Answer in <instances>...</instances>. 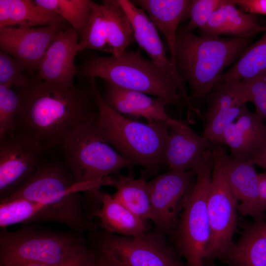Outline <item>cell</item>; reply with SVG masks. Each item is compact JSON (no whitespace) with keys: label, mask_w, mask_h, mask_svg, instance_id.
<instances>
[{"label":"cell","mask_w":266,"mask_h":266,"mask_svg":"<svg viewBox=\"0 0 266 266\" xmlns=\"http://www.w3.org/2000/svg\"><path fill=\"white\" fill-rule=\"evenodd\" d=\"M34 221L56 222L73 228L66 216L47 205L24 199L0 201V226L2 230L18 223Z\"/></svg>","instance_id":"24"},{"label":"cell","mask_w":266,"mask_h":266,"mask_svg":"<svg viewBox=\"0 0 266 266\" xmlns=\"http://www.w3.org/2000/svg\"><path fill=\"white\" fill-rule=\"evenodd\" d=\"M168 135L164 154L169 170L194 169L213 146L204 137L194 132L183 121L169 118L166 121Z\"/></svg>","instance_id":"17"},{"label":"cell","mask_w":266,"mask_h":266,"mask_svg":"<svg viewBox=\"0 0 266 266\" xmlns=\"http://www.w3.org/2000/svg\"><path fill=\"white\" fill-rule=\"evenodd\" d=\"M233 1L245 12L266 15V0H233Z\"/></svg>","instance_id":"37"},{"label":"cell","mask_w":266,"mask_h":266,"mask_svg":"<svg viewBox=\"0 0 266 266\" xmlns=\"http://www.w3.org/2000/svg\"><path fill=\"white\" fill-rule=\"evenodd\" d=\"M67 22L38 27H8L0 30V48L26 70H38L46 51Z\"/></svg>","instance_id":"14"},{"label":"cell","mask_w":266,"mask_h":266,"mask_svg":"<svg viewBox=\"0 0 266 266\" xmlns=\"http://www.w3.org/2000/svg\"><path fill=\"white\" fill-rule=\"evenodd\" d=\"M95 233L96 249L121 266H187L165 234L158 232H146L137 237H126L105 231Z\"/></svg>","instance_id":"9"},{"label":"cell","mask_w":266,"mask_h":266,"mask_svg":"<svg viewBox=\"0 0 266 266\" xmlns=\"http://www.w3.org/2000/svg\"><path fill=\"white\" fill-rule=\"evenodd\" d=\"M79 35L71 27L60 32L44 54L36 80L63 85L73 84Z\"/></svg>","instance_id":"18"},{"label":"cell","mask_w":266,"mask_h":266,"mask_svg":"<svg viewBox=\"0 0 266 266\" xmlns=\"http://www.w3.org/2000/svg\"><path fill=\"white\" fill-rule=\"evenodd\" d=\"M25 66L16 59L0 50V84L15 86L18 89L26 87L30 81L23 74Z\"/></svg>","instance_id":"32"},{"label":"cell","mask_w":266,"mask_h":266,"mask_svg":"<svg viewBox=\"0 0 266 266\" xmlns=\"http://www.w3.org/2000/svg\"><path fill=\"white\" fill-rule=\"evenodd\" d=\"M110 183L108 177L77 183L66 166L43 161L27 182L3 200L24 199L47 205L66 216L75 231H81L90 227L80 192L93 191Z\"/></svg>","instance_id":"5"},{"label":"cell","mask_w":266,"mask_h":266,"mask_svg":"<svg viewBox=\"0 0 266 266\" xmlns=\"http://www.w3.org/2000/svg\"><path fill=\"white\" fill-rule=\"evenodd\" d=\"M259 199L264 209L266 210V172L258 174Z\"/></svg>","instance_id":"40"},{"label":"cell","mask_w":266,"mask_h":266,"mask_svg":"<svg viewBox=\"0 0 266 266\" xmlns=\"http://www.w3.org/2000/svg\"><path fill=\"white\" fill-rule=\"evenodd\" d=\"M251 38H221L197 35L186 27L178 29L175 65L183 81L188 82L192 98L199 100L220 83L224 70L243 53Z\"/></svg>","instance_id":"2"},{"label":"cell","mask_w":266,"mask_h":266,"mask_svg":"<svg viewBox=\"0 0 266 266\" xmlns=\"http://www.w3.org/2000/svg\"><path fill=\"white\" fill-rule=\"evenodd\" d=\"M194 169L169 170L148 182L151 206V220L156 231L170 234L195 183Z\"/></svg>","instance_id":"12"},{"label":"cell","mask_w":266,"mask_h":266,"mask_svg":"<svg viewBox=\"0 0 266 266\" xmlns=\"http://www.w3.org/2000/svg\"><path fill=\"white\" fill-rule=\"evenodd\" d=\"M222 5L212 14L205 26L200 30L201 34L217 36L228 35L227 24Z\"/></svg>","instance_id":"35"},{"label":"cell","mask_w":266,"mask_h":266,"mask_svg":"<svg viewBox=\"0 0 266 266\" xmlns=\"http://www.w3.org/2000/svg\"><path fill=\"white\" fill-rule=\"evenodd\" d=\"M91 12L81 35L78 52L93 49L118 57L134 41L130 21L117 0H92Z\"/></svg>","instance_id":"11"},{"label":"cell","mask_w":266,"mask_h":266,"mask_svg":"<svg viewBox=\"0 0 266 266\" xmlns=\"http://www.w3.org/2000/svg\"><path fill=\"white\" fill-rule=\"evenodd\" d=\"M242 81L248 102L253 103L256 115L263 121L266 120V71Z\"/></svg>","instance_id":"33"},{"label":"cell","mask_w":266,"mask_h":266,"mask_svg":"<svg viewBox=\"0 0 266 266\" xmlns=\"http://www.w3.org/2000/svg\"><path fill=\"white\" fill-rule=\"evenodd\" d=\"M214 165L207 206L210 238L204 265L212 266L233 244L237 228L238 202L227 181L220 159L213 148Z\"/></svg>","instance_id":"10"},{"label":"cell","mask_w":266,"mask_h":266,"mask_svg":"<svg viewBox=\"0 0 266 266\" xmlns=\"http://www.w3.org/2000/svg\"><path fill=\"white\" fill-rule=\"evenodd\" d=\"M97 118L77 126L59 145L66 165L77 183L102 179L133 165L105 140Z\"/></svg>","instance_id":"7"},{"label":"cell","mask_w":266,"mask_h":266,"mask_svg":"<svg viewBox=\"0 0 266 266\" xmlns=\"http://www.w3.org/2000/svg\"><path fill=\"white\" fill-rule=\"evenodd\" d=\"M133 2L144 10L165 36L174 67L175 45L180 23L189 18L192 0H135ZM177 70V69H176Z\"/></svg>","instance_id":"22"},{"label":"cell","mask_w":266,"mask_h":266,"mask_svg":"<svg viewBox=\"0 0 266 266\" xmlns=\"http://www.w3.org/2000/svg\"><path fill=\"white\" fill-rule=\"evenodd\" d=\"M111 186L116 189L113 198L144 222L151 219L149 188L144 176L138 179L123 175L112 177Z\"/></svg>","instance_id":"27"},{"label":"cell","mask_w":266,"mask_h":266,"mask_svg":"<svg viewBox=\"0 0 266 266\" xmlns=\"http://www.w3.org/2000/svg\"><path fill=\"white\" fill-rule=\"evenodd\" d=\"M261 37L249 46L233 65L221 76L220 83L245 80L266 71V27Z\"/></svg>","instance_id":"28"},{"label":"cell","mask_w":266,"mask_h":266,"mask_svg":"<svg viewBox=\"0 0 266 266\" xmlns=\"http://www.w3.org/2000/svg\"><path fill=\"white\" fill-rule=\"evenodd\" d=\"M0 233V266L21 262L50 265L61 264L85 245L84 240L71 234L32 228Z\"/></svg>","instance_id":"8"},{"label":"cell","mask_w":266,"mask_h":266,"mask_svg":"<svg viewBox=\"0 0 266 266\" xmlns=\"http://www.w3.org/2000/svg\"><path fill=\"white\" fill-rule=\"evenodd\" d=\"M82 77H99L107 84L140 92L179 107L183 99L191 100L184 86L170 77L139 52H127L118 57L93 56L86 60L77 73Z\"/></svg>","instance_id":"4"},{"label":"cell","mask_w":266,"mask_h":266,"mask_svg":"<svg viewBox=\"0 0 266 266\" xmlns=\"http://www.w3.org/2000/svg\"><path fill=\"white\" fill-rule=\"evenodd\" d=\"M45 150L19 133L0 139V201L25 185L43 162Z\"/></svg>","instance_id":"13"},{"label":"cell","mask_w":266,"mask_h":266,"mask_svg":"<svg viewBox=\"0 0 266 266\" xmlns=\"http://www.w3.org/2000/svg\"><path fill=\"white\" fill-rule=\"evenodd\" d=\"M66 22L31 0H0V30L8 27H38Z\"/></svg>","instance_id":"25"},{"label":"cell","mask_w":266,"mask_h":266,"mask_svg":"<svg viewBox=\"0 0 266 266\" xmlns=\"http://www.w3.org/2000/svg\"><path fill=\"white\" fill-rule=\"evenodd\" d=\"M132 26L133 37L150 60L170 77L184 86L179 76L165 51L158 29L145 11L129 0H117Z\"/></svg>","instance_id":"19"},{"label":"cell","mask_w":266,"mask_h":266,"mask_svg":"<svg viewBox=\"0 0 266 266\" xmlns=\"http://www.w3.org/2000/svg\"><path fill=\"white\" fill-rule=\"evenodd\" d=\"M37 5L60 15L78 34L83 33L91 12L90 0H35Z\"/></svg>","instance_id":"29"},{"label":"cell","mask_w":266,"mask_h":266,"mask_svg":"<svg viewBox=\"0 0 266 266\" xmlns=\"http://www.w3.org/2000/svg\"><path fill=\"white\" fill-rule=\"evenodd\" d=\"M100 220L104 231L126 237H137L146 232L143 220L112 196L103 193L100 208L93 217Z\"/></svg>","instance_id":"26"},{"label":"cell","mask_w":266,"mask_h":266,"mask_svg":"<svg viewBox=\"0 0 266 266\" xmlns=\"http://www.w3.org/2000/svg\"><path fill=\"white\" fill-rule=\"evenodd\" d=\"M222 8L227 24L228 35L234 37L252 38L266 29V25L262 24L257 15L238 9L233 0H226Z\"/></svg>","instance_id":"30"},{"label":"cell","mask_w":266,"mask_h":266,"mask_svg":"<svg viewBox=\"0 0 266 266\" xmlns=\"http://www.w3.org/2000/svg\"><path fill=\"white\" fill-rule=\"evenodd\" d=\"M214 165L213 148L194 168L196 180L177 225L170 234L172 245L187 266H204L205 251L210 238L207 201Z\"/></svg>","instance_id":"6"},{"label":"cell","mask_w":266,"mask_h":266,"mask_svg":"<svg viewBox=\"0 0 266 266\" xmlns=\"http://www.w3.org/2000/svg\"><path fill=\"white\" fill-rule=\"evenodd\" d=\"M95 254V250L86 245L66 261L53 266H90Z\"/></svg>","instance_id":"36"},{"label":"cell","mask_w":266,"mask_h":266,"mask_svg":"<svg viewBox=\"0 0 266 266\" xmlns=\"http://www.w3.org/2000/svg\"><path fill=\"white\" fill-rule=\"evenodd\" d=\"M226 0H192L190 7L189 23L186 26L188 30L193 32L201 30L206 24L212 14Z\"/></svg>","instance_id":"34"},{"label":"cell","mask_w":266,"mask_h":266,"mask_svg":"<svg viewBox=\"0 0 266 266\" xmlns=\"http://www.w3.org/2000/svg\"><path fill=\"white\" fill-rule=\"evenodd\" d=\"M90 266H121L110 256L97 249Z\"/></svg>","instance_id":"38"},{"label":"cell","mask_w":266,"mask_h":266,"mask_svg":"<svg viewBox=\"0 0 266 266\" xmlns=\"http://www.w3.org/2000/svg\"><path fill=\"white\" fill-rule=\"evenodd\" d=\"M54 266V265H53ZM0 266H53L44 263L36 262H21L9 264Z\"/></svg>","instance_id":"41"},{"label":"cell","mask_w":266,"mask_h":266,"mask_svg":"<svg viewBox=\"0 0 266 266\" xmlns=\"http://www.w3.org/2000/svg\"><path fill=\"white\" fill-rule=\"evenodd\" d=\"M266 138V125L255 113L244 105L236 122L232 123L223 135V144L230 151V157L247 161L260 147Z\"/></svg>","instance_id":"20"},{"label":"cell","mask_w":266,"mask_h":266,"mask_svg":"<svg viewBox=\"0 0 266 266\" xmlns=\"http://www.w3.org/2000/svg\"><path fill=\"white\" fill-rule=\"evenodd\" d=\"M11 86L0 84V139L13 135L20 100Z\"/></svg>","instance_id":"31"},{"label":"cell","mask_w":266,"mask_h":266,"mask_svg":"<svg viewBox=\"0 0 266 266\" xmlns=\"http://www.w3.org/2000/svg\"><path fill=\"white\" fill-rule=\"evenodd\" d=\"M206 98L203 136L213 145L223 144L225 132L248 102L242 81L221 83Z\"/></svg>","instance_id":"15"},{"label":"cell","mask_w":266,"mask_h":266,"mask_svg":"<svg viewBox=\"0 0 266 266\" xmlns=\"http://www.w3.org/2000/svg\"><path fill=\"white\" fill-rule=\"evenodd\" d=\"M227 181L238 202V211L252 217L255 221L265 220V210L259 196L258 173L254 165L248 161H240L227 154L220 144L214 145Z\"/></svg>","instance_id":"16"},{"label":"cell","mask_w":266,"mask_h":266,"mask_svg":"<svg viewBox=\"0 0 266 266\" xmlns=\"http://www.w3.org/2000/svg\"><path fill=\"white\" fill-rule=\"evenodd\" d=\"M98 108L97 123L105 140L133 165L156 171L165 163L166 122L142 123L117 113L101 96L95 78H87Z\"/></svg>","instance_id":"3"},{"label":"cell","mask_w":266,"mask_h":266,"mask_svg":"<svg viewBox=\"0 0 266 266\" xmlns=\"http://www.w3.org/2000/svg\"><path fill=\"white\" fill-rule=\"evenodd\" d=\"M102 98L110 107L123 116L143 118L150 123L166 122L169 118L165 109L167 103L160 98L109 84H106Z\"/></svg>","instance_id":"21"},{"label":"cell","mask_w":266,"mask_h":266,"mask_svg":"<svg viewBox=\"0 0 266 266\" xmlns=\"http://www.w3.org/2000/svg\"><path fill=\"white\" fill-rule=\"evenodd\" d=\"M17 92L20 103L15 133L30 138L45 150L59 146L73 129L98 115L90 86L85 89L74 84L36 80Z\"/></svg>","instance_id":"1"},{"label":"cell","mask_w":266,"mask_h":266,"mask_svg":"<svg viewBox=\"0 0 266 266\" xmlns=\"http://www.w3.org/2000/svg\"><path fill=\"white\" fill-rule=\"evenodd\" d=\"M247 161L254 166L266 169V138L258 150Z\"/></svg>","instance_id":"39"},{"label":"cell","mask_w":266,"mask_h":266,"mask_svg":"<svg viewBox=\"0 0 266 266\" xmlns=\"http://www.w3.org/2000/svg\"><path fill=\"white\" fill-rule=\"evenodd\" d=\"M219 259L229 266H266V221L245 224L239 239Z\"/></svg>","instance_id":"23"}]
</instances>
